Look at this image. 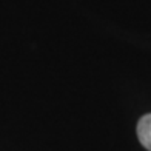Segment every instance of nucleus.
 <instances>
[{
    "instance_id": "f257e3e1",
    "label": "nucleus",
    "mask_w": 151,
    "mask_h": 151,
    "mask_svg": "<svg viewBox=\"0 0 151 151\" xmlns=\"http://www.w3.org/2000/svg\"><path fill=\"white\" fill-rule=\"evenodd\" d=\"M137 137L142 145L151 151V114H145L140 117L137 123Z\"/></svg>"
}]
</instances>
